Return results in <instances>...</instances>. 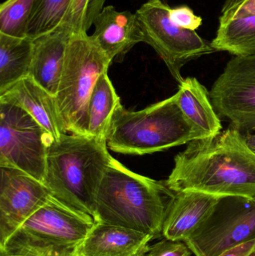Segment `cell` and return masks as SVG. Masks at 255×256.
Wrapping results in <instances>:
<instances>
[{
	"mask_svg": "<svg viewBox=\"0 0 255 256\" xmlns=\"http://www.w3.org/2000/svg\"><path fill=\"white\" fill-rule=\"evenodd\" d=\"M244 1H245V0H227V1L225 2L224 6H223L222 13L227 12L229 9L238 6L240 3L243 2Z\"/></svg>",
	"mask_w": 255,
	"mask_h": 256,
	"instance_id": "f1b7e54d",
	"label": "cell"
},
{
	"mask_svg": "<svg viewBox=\"0 0 255 256\" xmlns=\"http://www.w3.org/2000/svg\"><path fill=\"white\" fill-rule=\"evenodd\" d=\"M53 138L22 108L0 102V166L22 170L43 183Z\"/></svg>",
	"mask_w": 255,
	"mask_h": 256,
	"instance_id": "ba28073f",
	"label": "cell"
},
{
	"mask_svg": "<svg viewBox=\"0 0 255 256\" xmlns=\"http://www.w3.org/2000/svg\"><path fill=\"white\" fill-rule=\"evenodd\" d=\"M34 0H7L0 6V33L26 37L27 26Z\"/></svg>",
	"mask_w": 255,
	"mask_h": 256,
	"instance_id": "7402d4cb",
	"label": "cell"
},
{
	"mask_svg": "<svg viewBox=\"0 0 255 256\" xmlns=\"http://www.w3.org/2000/svg\"><path fill=\"white\" fill-rule=\"evenodd\" d=\"M0 102L19 106L28 112L54 140L65 134L57 110L55 96L36 84L24 78L0 94Z\"/></svg>",
	"mask_w": 255,
	"mask_h": 256,
	"instance_id": "2e32d148",
	"label": "cell"
},
{
	"mask_svg": "<svg viewBox=\"0 0 255 256\" xmlns=\"http://www.w3.org/2000/svg\"><path fill=\"white\" fill-rule=\"evenodd\" d=\"M106 0H72L62 25L74 34L87 33L103 9Z\"/></svg>",
	"mask_w": 255,
	"mask_h": 256,
	"instance_id": "603a6c76",
	"label": "cell"
},
{
	"mask_svg": "<svg viewBox=\"0 0 255 256\" xmlns=\"http://www.w3.org/2000/svg\"><path fill=\"white\" fill-rule=\"evenodd\" d=\"M112 62L87 33L72 34L55 96L66 134L88 136V104L98 78Z\"/></svg>",
	"mask_w": 255,
	"mask_h": 256,
	"instance_id": "8992f818",
	"label": "cell"
},
{
	"mask_svg": "<svg viewBox=\"0 0 255 256\" xmlns=\"http://www.w3.org/2000/svg\"><path fill=\"white\" fill-rule=\"evenodd\" d=\"M34 40L0 33V94L29 76Z\"/></svg>",
	"mask_w": 255,
	"mask_h": 256,
	"instance_id": "ac0fdd59",
	"label": "cell"
},
{
	"mask_svg": "<svg viewBox=\"0 0 255 256\" xmlns=\"http://www.w3.org/2000/svg\"><path fill=\"white\" fill-rule=\"evenodd\" d=\"M253 240L255 198L223 196L185 243L196 256H219Z\"/></svg>",
	"mask_w": 255,
	"mask_h": 256,
	"instance_id": "9c48e42d",
	"label": "cell"
},
{
	"mask_svg": "<svg viewBox=\"0 0 255 256\" xmlns=\"http://www.w3.org/2000/svg\"><path fill=\"white\" fill-rule=\"evenodd\" d=\"M175 192L165 182L133 172L113 158L96 198L95 222L163 236L168 208Z\"/></svg>",
	"mask_w": 255,
	"mask_h": 256,
	"instance_id": "7a4b0ae2",
	"label": "cell"
},
{
	"mask_svg": "<svg viewBox=\"0 0 255 256\" xmlns=\"http://www.w3.org/2000/svg\"><path fill=\"white\" fill-rule=\"evenodd\" d=\"M199 138L181 111L175 94L137 112L127 110L120 103L112 116L106 142L117 153L144 155Z\"/></svg>",
	"mask_w": 255,
	"mask_h": 256,
	"instance_id": "277c9868",
	"label": "cell"
},
{
	"mask_svg": "<svg viewBox=\"0 0 255 256\" xmlns=\"http://www.w3.org/2000/svg\"><path fill=\"white\" fill-rule=\"evenodd\" d=\"M170 18L177 25L193 31H196L202 24V18L195 14L193 10L187 6L171 9Z\"/></svg>",
	"mask_w": 255,
	"mask_h": 256,
	"instance_id": "d4e9b609",
	"label": "cell"
},
{
	"mask_svg": "<svg viewBox=\"0 0 255 256\" xmlns=\"http://www.w3.org/2000/svg\"><path fill=\"white\" fill-rule=\"evenodd\" d=\"M166 184L175 192L255 198V153L231 126L214 136L189 142L175 158Z\"/></svg>",
	"mask_w": 255,
	"mask_h": 256,
	"instance_id": "6da1fadb",
	"label": "cell"
},
{
	"mask_svg": "<svg viewBox=\"0 0 255 256\" xmlns=\"http://www.w3.org/2000/svg\"><path fill=\"white\" fill-rule=\"evenodd\" d=\"M210 98L217 115L242 134L255 128V56H236L214 82Z\"/></svg>",
	"mask_w": 255,
	"mask_h": 256,
	"instance_id": "30bf717a",
	"label": "cell"
},
{
	"mask_svg": "<svg viewBox=\"0 0 255 256\" xmlns=\"http://www.w3.org/2000/svg\"><path fill=\"white\" fill-rule=\"evenodd\" d=\"M76 256L73 255V256Z\"/></svg>",
	"mask_w": 255,
	"mask_h": 256,
	"instance_id": "4dcf8cb0",
	"label": "cell"
},
{
	"mask_svg": "<svg viewBox=\"0 0 255 256\" xmlns=\"http://www.w3.org/2000/svg\"><path fill=\"white\" fill-rule=\"evenodd\" d=\"M176 96L181 111L199 138L214 136L221 132V122L211 103L209 92L196 78L184 79Z\"/></svg>",
	"mask_w": 255,
	"mask_h": 256,
	"instance_id": "e0dca14e",
	"label": "cell"
},
{
	"mask_svg": "<svg viewBox=\"0 0 255 256\" xmlns=\"http://www.w3.org/2000/svg\"><path fill=\"white\" fill-rule=\"evenodd\" d=\"M221 196L196 191L175 192L163 226V237L185 242L209 216Z\"/></svg>",
	"mask_w": 255,
	"mask_h": 256,
	"instance_id": "5bb4252c",
	"label": "cell"
},
{
	"mask_svg": "<svg viewBox=\"0 0 255 256\" xmlns=\"http://www.w3.org/2000/svg\"><path fill=\"white\" fill-rule=\"evenodd\" d=\"M154 236L131 228L95 222L76 256H142Z\"/></svg>",
	"mask_w": 255,
	"mask_h": 256,
	"instance_id": "4fadbf2b",
	"label": "cell"
},
{
	"mask_svg": "<svg viewBox=\"0 0 255 256\" xmlns=\"http://www.w3.org/2000/svg\"><path fill=\"white\" fill-rule=\"evenodd\" d=\"M112 158L106 140L63 134L48 146L43 184L54 198L94 220L97 192Z\"/></svg>",
	"mask_w": 255,
	"mask_h": 256,
	"instance_id": "3957f363",
	"label": "cell"
},
{
	"mask_svg": "<svg viewBox=\"0 0 255 256\" xmlns=\"http://www.w3.org/2000/svg\"><path fill=\"white\" fill-rule=\"evenodd\" d=\"M121 99L108 76L97 80L88 104V136L106 140L111 120Z\"/></svg>",
	"mask_w": 255,
	"mask_h": 256,
	"instance_id": "d6986e66",
	"label": "cell"
},
{
	"mask_svg": "<svg viewBox=\"0 0 255 256\" xmlns=\"http://www.w3.org/2000/svg\"><path fill=\"white\" fill-rule=\"evenodd\" d=\"M192 251L185 242L164 238L149 246L142 256H191Z\"/></svg>",
	"mask_w": 255,
	"mask_h": 256,
	"instance_id": "cb8c5ba5",
	"label": "cell"
},
{
	"mask_svg": "<svg viewBox=\"0 0 255 256\" xmlns=\"http://www.w3.org/2000/svg\"><path fill=\"white\" fill-rule=\"evenodd\" d=\"M0 256H5V255H4V254H0Z\"/></svg>",
	"mask_w": 255,
	"mask_h": 256,
	"instance_id": "f546056e",
	"label": "cell"
},
{
	"mask_svg": "<svg viewBox=\"0 0 255 256\" xmlns=\"http://www.w3.org/2000/svg\"><path fill=\"white\" fill-rule=\"evenodd\" d=\"M211 43L216 51H227L236 56H255V16L220 22Z\"/></svg>",
	"mask_w": 255,
	"mask_h": 256,
	"instance_id": "ffe728a7",
	"label": "cell"
},
{
	"mask_svg": "<svg viewBox=\"0 0 255 256\" xmlns=\"http://www.w3.org/2000/svg\"><path fill=\"white\" fill-rule=\"evenodd\" d=\"M219 256H255V240L241 244Z\"/></svg>",
	"mask_w": 255,
	"mask_h": 256,
	"instance_id": "4316f807",
	"label": "cell"
},
{
	"mask_svg": "<svg viewBox=\"0 0 255 256\" xmlns=\"http://www.w3.org/2000/svg\"><path fill=\"white\" fill-rule=\"evenodd\" d=\"M0 245L51 196L40 180L22 170L0 166Z\"/></svg>",
	"mask_w": 255,
	"mask_h": 256,
	"instance_id": "8fae6325",
	"label": "cell"
},
{
	"mask_svg": "<svg viewBox=\"0 0 255 256\" xmlns=\"http://www.w3.org/2000/svg\"><path fill=\"white\" fill-rule=\"evenodd\" d=\"M255 16V0H245L237 6L222 13L220 22L232 19Z\"/></svg>",
	"mask_w": 255,
	"mask_h": 256,
	"instance_id": "484cf974",
	"label": "cell"
},
{
	"mask_svg": "<svg viewBox=\"0 0 255 256\" xmlns=\"http://www.w3.org/2000/svg\"><path fill=\"white\" fill-rule=\"evenodd\" d=\"M171 8L161 0H148L136 10L145 43L160 56L172 76L184 80L181 69L189 62L216 52L211 43L196 31L175 24L170 18Z\"/></svg>",
	"mask_w": 255,
	"mask_h": 256,
	"instance_id": "52a82bcc",
	"label": "cell"
},
{
	"mask_svg": "<svg viewBox=\"0 0 255 256\" xmlns=\"http://www.w3.org/2000/svg\"><path fill=\"white\" fill-rule=\"evenodd\" d=\"M94 25L91 37L112 62L123 60L136 44L145 42L136 13L129 10L118 12L114 6H106Z\"/></svg>",
	"mask_w": 255,
	"mask_h": 256,
	"instance_id": "7c38bea8",
	"label": "cell"
},
{
	"mask_svg": "<svg viewBox=\"0 0 255 256\" xmlns=\"http://www.w3.org/2000/svg\"><path fill=\"white\" fill-rule=\"evenodd\" d=\"M72 0H34L26 37L34 40L62 25Z\"/></svg>",
	"mask_w": 255,
	"mask_h": 256,
	"instance_id": "44dd1931",
	"label": "cell"
},
{
	"mask_svg": "<svg viewBox=\"0 0 255 256\" xmlns=\"http://www.w3.org/2000/svg\"><path fill=\"white\" fill-rule=\"evenodd\" d=\"M71 30L61 25L53 31L34 40L29 78L48 92L55 96L58 91Z\"/></svg>",
	"mask_w": 255,
	"mask_h": 256,
	"instance_id": "9a60e30c",
	"label": "cell"
},
{
	"mask_svg": "<svg viewBox=\"0 0 255 256\" xmlns=\"http://www.w3.org/2000/svg\"><path fill=\"white\" fill-rule=\"evenodd\" d=\"M95 224L89 215L76 212L52 196L0 245L10 256H70Z\"/></svg>",
	"mask_w": 255,
	"mask_h": 256,
	"instance_id": "5b68a950",
	"label": "cell"
},
{
	"mask_svg": "<svg viewBox=\"0 0 255 256\" xmlns=\"http://www.w3.org/2000/svg\"><path fill=\"white\" fill-rule=\"evenodd\" d=\"M243 134L249 147L255 153V128Z\"/></svg>",
	"mask_w": 255,
	"mask_h": 256,
	"instance_id": "83f0119b",
	"label": "cell"
}]
</instances>
